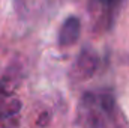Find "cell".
<instances>
[{
  "label": "cell",
  "mask_w": 129,
  "mask_h": 128,
  "mask_svg": "<svg viewBox=\"0 0 129 128\" xmlns=\"http://www.w3.org/2000/svg\"><path fill=\"white\" fill-rule=\"evenodd\" d=\"M56 3L57 0H14V8L20 20L35 21L44 18Z\"/></svg>",
  "instance_id": "7a4b0ae2"
},
{
  "label": "cell",
  "mask_w": 129,
  "mask_h": 128,
  "mask_svg": "<svg viewBox=\"0 0 129 128\" xmlns=\"http://www.w3.org/2000/svg\"><path fill=\"white\" fill-rule=\"evenodd\" d=\"M81 35V20L75 15H69L62 23L59 33H57V42L60 47H71L74 45Z\"/></svg>",
  "instance_id": "277c9868"
},
{
  "label": "cell",
  "mask_w": 129,
  "mask_h": 128,
  "mask_svg": "<svg viewBox=\"0 0 129 128\" xmlns=\"http://www.w3.org/2000/svg\"><path fill=\"white\" fill-rule=\"evenodd\" d=\"M80 115L89 128H125L126 121L110 92H87L80 102Z\"/></svg>",
  "instance_id": "6da1fadb"
},
{
  "label": "cell",
  "mask_w": 129,
  "mask_h": 128,
  "mask_svg": "<svg viewBox=\"0 0 129 128\" xmlns=\"http://www.w3.org/2000/svg\"><path fill=\"white\" fill-rule=\"evenodd\" d=\"M98 68V54L92 48H84L81 50V53L78 54L74 69H72V75L77 80H87L90 78Z\"/></svg>",
  "instance_id": "3957f363"
},
{
  "label": "cell",
  "mask_w": 129,
  "mask_h": 128,
  "mask_svg": "<svg viewBox=\"0 0 129 128\" xmlns=\"http://www.w3.org/2000/svg\"><path fill=\"white\" fill-rule=\"evenodd\" d=\"M20 110H21V102L18 99L8 98V101L0 102V124L6 128L15 127L18 122Z\"/></svg>",
  "instance_id": "5b68a950"
}]
</instances>
